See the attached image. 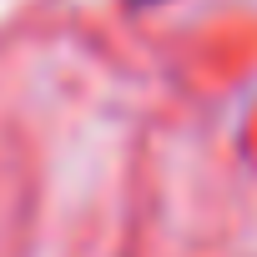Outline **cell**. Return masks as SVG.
Instances as JSON below:
<instances>
[{
    "mask_svg": "<svg viewBox=\"0 0 257 257\" xmlns=\"http://www.w3.org/2000/svg\"><path fill=\"white\" fill-rule=\"evenodd\" d=\"M126 6H157V0H126Z\"/></svg>",
    "mask_w": 257,
    "mask_h": 257,
    "instance_id": "cell-1",
    "label": "cell"
}]
</instances>
